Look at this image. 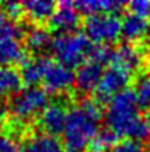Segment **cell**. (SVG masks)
<instances>
[{
    "instance_id": "5b68a950",
    "label": "cell",
    "mask_w": 150,
    "mask_h": 152,
    "mask_svg": "<svg viewBox=\"0 0 150 152\" xmlns=\"http://www.w3.org/2000/svg\"><path fill=\"white\" fill-rule=\"evenodd\" d=\"M48 104V93L41 87L32 86L20 90L16 96L11 97L9 114L17 121H27L35 115H39Z\"/></svg>"
},
{
    "instance_id": "ac0fdd59",
    "label": "cell",
    "mask_w": 150,
    "mask_h": 152,
    "mask_svg": "<svg viewBox=\"0 0 150 152\" xmlns=\"http://www.w3.org/2000/svg\"><path fill=\"white\" fill-rule=\"evenodd\" d=\"M75 6L83 14L96 16L102 13H117L123 7V3L118 0H86L75 1Z\"/></svg>"
},
{
    "instance_id": "cb8c5ba5",
    "label": "cell",
    "mask_w": 150,
    "mask_h": 152,
    "mask_svg": "<svg viewBox=\"0 0 150 152\" xmlns=\"http://www.w3.org/2000/svg\"><path fill=\"white\" fill-rule=\"evenodd\" d=\"M111 152H146V148L139 141L123 140L121 142H117Z\"/></svg>"
},
{
    "instance_id": "4316f807",
    "label": "cell",
    "mask_w": 150,
    "mask_h": 152,
    "mask_svg": "<svg viewBox=\"0 0 150 152\" xmlns=\"http://www.w3.org/2000/svg\"><path fill=\"white\" fill-rule=\"evenodd\" d=\"M146 124H147V128H149V132H150V111L146 115Z\"/></svg>"
},
{
    "instance_id": "7a4b0ae2",
    "label": "cell",
    "mask_w": 150,
    "mask_h": 152,
    "mask_svg": "<svg viewBox=\"0 0 150 152\" xmlns=\"http://www.w3.org/2000/svg\"><path fill=\"white\" fill-rule=\"evenodd\" d=\"M102 120V107L97 100L84 99L69 110L62 132L64 152H84L98 134Z\"/></svg>"
},
{
    "instance_id": "9c48e42d",
    "label": "cell",
    "mask_w": 150,
    "mask_h": 152,
    "mask_svg": "<svg viewBox=\"0 0 150 152\" xmlns=\"http://www.w3.org/2000/svg\"><path fill=\"white\" fill-rule=\"evenodd\" d=\"M80 11L76 9L75 1H62L49 18V27L59 34L73 33L80 24Z\"/></svg>"
},
{
    "instance_id": "ffe728a7",
    "label": "cell",
    "mask_w": 150,
    "mask_h": 152,
    "mask_svg": "<svg viewBox=\"0 0 150 152\" xmlns=\"http://www.w3.org/2000/svg\"><path fill=\"white\" fill-rule=\"evenodd\" d=\"M115 144H117V135L109 130H102L98 131V134L90 141L86 152H111Z\"/></svg>"
},
{
    "instance_id": "83f0119b",
    "label": "cell",
    "mask_w": 150,
    "mask_h": 152,
    "mask_svg": "<svg viewBox=\"0 0 150 152\" xmlns=\"http://www.w3.org/2000/svg\"><path fill=\"white\" fill-rule=\"evenodd\" d=\"M149 66H150V51H149Z\"/></svg>"
},
{
    "instance_id": "d4e9b609",
    "label": "cell",
    "mask_w": 150,
    "mask_h": 152,
    "mask_svg": "<svg viewBox=\"0 0 150 152\" xmlns=\"http://www.w3.org/2000/svg\"><path fill=\"white\" fill-rule=\"evenodd\" d=\"M0 9L4 11L9 17H11L13 20H18L22 16V6L21 3H17V1H4V3H0Z\"/></svg>"
},
{
    "instance_id": "3957f363",
    "label": "cell",
    "mask_w": 150,
    "mask_h": 152,
    "mask_svg": "<svg viewBox=\"0 0 150 152\" xmlns=\"http://www.w3.org/2000/svg\"><path fill=\"white\" fill-rule=\"evenodd\" d=\"M93 42L83 33L59 34L52 39L51 51L58 62L67 68H79L90 58Z\"/></svg>"
},
{
    "instance_id": "6da1fadb",
    "label": "cell",
    "mask_w": 150,
    "mask_h": 152,
    "mask_svg": "<svg viewBox=\"0 0 150 152\" xmlns=\"http://www.w3.org/2000/svg\"><path fill=\"white\" fill-rule=\"evenodd\" d=\"M139 104L136 102L133 90L125 89L114 96L107 106L105 123L112 134L125 140L145 141L150 135L146 120L140 117Z\"/></svg>"
},
{
    "instance_id": "ba28073f",
    "label": "cell",
    "mask_w": 150,
    "mask_h": 152,
    "mask_svg": "<svg viewBox=\"0 0 150 152\" xmlns=\"http://www.w3.org/2000/svg\"><path fill=\"white\" fill-rule=\"evenodd\" d=\"M67 114H69V109L62 102L48 104L42 113L38 115V123L39 127L43 130V134L52 137L62 134L66 125Z\"/></svg>"
},
{
    "instance_id": "2e32d148",
    "label": "cell",
    "mask_w": 150,
    "mask_h": 152,
    "mask_svg": "<svg viewBox=\"0 0 150 152\" xmlns=\"http://www.w3.org/2000/svg\"><path fill=\"white\" fill-rule=\"evenodd\" d=\"M21 86V75L16 68L0 66V100L16 96Z\"/></svg>"
},
{
    "instance_id": "484cf974",
    "label": "cell",
    "mask_w": 150,
    "mask_h": 152,
    "mask_svg": "<svg viewBox=\"0 0 150 152\" xmlns=\"http://www.w3.org/2000/svg\"><path fill=\"white\" fill-rule=\"evenodd\" d=\"M0 152H20V148L17 147L16 141L9 134H4L0 131Z\"/></svg>"
},
{
    "instance_id": "30bf717a",
    "label": "cell",
    "mask_w": 150,
    "mask_h": 152,
    "mask_svg": "<svg viewBox=\"0 0 150 152\" xmlns=\"http://www.w3.org/2000/svg\"><path fill=\"white\" fill-rule=\"evenodd\" d=\"M142 64H143L142 51L138 47H135L133 44H122L112 49L111 61L108 65L119 66L133 75L142 68Z\"/></svg>"
},
{
    "instance_id": "7c38bea8",
    "label": "cell",
    "mask_w": 150,
    "mask_h": 152,
    "mask_svg": "<svg viewBox=\"0 0 150 152\" xmlns=\"http://www.w3.org/2000/svg\"><path fill=\"white\" fill-rule=\"evenodd\" d=\"M150 33V21L147 18L135 16L132 13L125 14L122 18V37L128 44L143 41Z\"/></svg>"
},
{
    "instance_id": "5bb4252c",
    "label": "cell",
    "mask_w": 150,
    "mask_h": 152,
    "mask_svg": "<svg viewBox=\"0 0 150 152\" xmlns=\"http://www.w3.org/2000/svg\"><path fill=\"white\" fill-rule=\"evenodd\" d=\"M22 14L28 20L41 24L43 21H49V18L56 10V3L48 1V0H28L21 3Z\"/></svg>"
},
{
    "instance_id": "4fadbf2b",
    "label": "cell",
    "mask_w": 150,
    "mask_h": 152,
    "mask_svg": "<svg viewBox=\"0 0 150 152\" xmlns=\"http://www.w3.org/2000/svg\"><path fill=\"white\" fill-rule=\"evenodd\" d=\"M49 59L51 58L41 56V55L35 56V58H31V59H25V62L21 65V69H20L22 83L30 87L41 83Z\"/></svg>"
},
{
    "instance_id": "44dd1931",
    "label": "cell",
    "mask_w": 150,
    "mask_h": 152,
    "mask_svg": "<svg viewBox=\"0 0 150 152\" xmlns=\"http://www.w3.org/2000/svg\"><path fill=\"white\" fill-rule=\"evenodd\" d=\"M22 37L21 26L9 17L0 9V41L6 39H20Z\"/></svg>"
},
{
    "instance_id": "8992f818",
    "label": "cell",
    "mask_w": 150,
    "mask_h": 152,
    "mask_svg": "<svg viewBox=\"0 0 150 152\" xmlns=\"http://www.w3.org/2000/svg\"><path fill=\"white\" fill-rule=\"evenodd\" d=\"M130 79L132 73H129L128 71L115 65H108L96 89V100L100 104L104 102H109L114 96L126 89Z\"/></svg>"
},
{
    "instance_id": "8fae6325",
    "label": "cell",
    "mask_w": 150,
    "mask_h": 152,
    "mask_svg": "<svg viewBox=\"0 0 150 152\" xmlns=\"http://www.w3.org/2000/svg\"><path fill=\"white\" fill-rule=\"evenodd\" d=\"M104 73V65L98 64L96 61L87 59L84 64H81L75 73V85L76 87L83 93L96 92L98 83L101 80Z\"/></svg>"
},
{
    "instance_id": "9a60e30c",
    "label": "cell",
    "mask_w": 150,
    "mask_h": 152,
    "mask_svg": "<svg viewBox=\"0 0 150 152\" xmlns=\"http://www.w3.org/2000/svg\"><path fill=\"white\" fill-rule=\"evenodd\" d=\"M20 152H64V148L56 137L42 132L30 137Z\"/></svg>"
},
{
    "instance_id": "603a6c76",
    "label": "cell",
    "mask_w": 150,
    "mask_h": 152,
    "mask_svg": "<svg viewBox=\"0 0 150 152\" xmlns=\"http://www.w3.org/2000/svg\"><path fill=\"white\" fill-rule=\"evenodd\" d=\"M129 13L135 16L149 18L150 17V0H133L128 3Z\"/></svg>"
},
{
    "instance_id": "e0dca14e",
    "label": "cell",
    "mask_w": 150,
    "mask_h": 152,
    "mask_svg": "<svg viewBox=\"0 0 150 152\" xmlns=\"http://www.w3.org/2000/svg\"><path fill=\"white\" fill-rule=\"evenodd\" d=\"M25 62V49L20 39L0 41V66L22 65Z\"/></svg>"
},
{
    "instance_id": "d6986e66",
    "label": "cell",
    "mask_w": 150,
    "mask_h": 152,
    "mask_svg": "<svg viewBox=\"0 0 150 152\" xmlns=\"http://www.w3.org/2000/svg\"><path fill=\"white\" fill-rule=\"evenodd\" d=\"M52 39L54 38H51V34L48 33V30H45L43 27H39V26H35L25 33L24 44L31 52L41 54L46 49H51Z\"/></svg>"
},
{
    "instance_id": "277c9868",
    "label": "cell",
    "mask_w": 150,
    "mask_h": 152,
    "mask_svg": "<svg viewBox=\"0 0 150 152\" xmlns=\"http://www.w3.org/2000/svg\"><path fill=\"white\" fill-rule=\"evenodd\" d=\"M84 34L96 45H108L122 35V18L117 13L88 16L84 23Z\"/></svg>"
},
{
    "instance_id": "7402d4cb",
    "label": "cell",
    "mask_w": 150,
    "mask_h": 152,
    "mask_svg": "<svg viewBox=\"0 0 150 152\" xmlns=\"http://www.w3.org/2000/svg\"><path fill=\"white\" fill-rule=\"evenodd\" d=\"M133 93L140 109H150V73L142 75L136 80Z\"/></svg>"
},
{
    "instance_id": "52a82bcc",
    "label": "cell",
    "mask_w": 150,
    "mask_h": 152,
    "mask_svg": "<svg viewBox=\"0 0 150 152\" xmlns=\"http://www.w3.org/2000/svg\"><path fill=\"white\" fill-rule=\"evenodd\" d=\"M41 83L48 94L66 93L75 86V72L72 71V68L62 65L58 61L49 59Z\"/></svg>"
}]
</instances>
